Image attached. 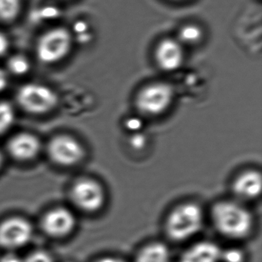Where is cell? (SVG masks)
Segmentation results:
<instances>
[{
    "label": "cell",
    "instance_id": "6da1fadb",
    "mask_svg": "<svg viewBox=\"0 0 262 262\" xmlns=\"http://www.w3.org/2000/svg\"><path fill=\"white\" fill-rule=\"evenodd\" d=\"M211 220L218 234L235 241L249 238L255 225L251 211L241 203L230 200L218 202L212 206Z\"/></svg>",
    "mask_w": 262,
    "mask_h": 262
},
{
    "label": "cell",
    "instance_id": "7a4b0ae2",
    "mask_svg": "<svg viewBox=\"0 0 262 262\" xmlns=\"http://www.w3.org/2000/svg\"><path fill=\"white\" fill-rule=\"evenodd\" d=\"M205 223L204 212L196 203H186L174 208L165 221V233L175 243L192 239L201 230Z\"/></svg>",
    "mask_w": 262,
    "mask_h": 262
},
{
    "label": "cell",
    "instance_id": "3957f363",
    "mask_svg": "<svg viewBox=\"0 0 262 262\" xmlns=\"http://www.w3.org/2000/svg\"><path fill=\"white\" fill-rule=\"evenodd\" d=\"M73 36L64 28H55L45 32L36 45V55L41 62L55 64L64 59L72 49Z\"/></svg>",
    "mask_w": 262,
    "mask_h": 262
},
{
    "label": "cell",
    "instance_id": "277c9868",
    "mask_svg": "<svg viewBox=\"0 0 262 262\" xmlns=\"http://www.w3.org/2000/svg\"><path fill=\"white\" fill-rule=\"evenodd\" d=\"M174 96V89L170 84L154 83L138 92L135 104L138 110L146 116H159L169 110L173 102Z\"/></svg>",
    "mask_w": 262,
    "mask_h": 262
},
{
    "label": "cell",
    "instance_id": "5b68a950",
    "mask_svg": "<svg viewBox=\"0 0 262 262\" xmlns=\"http://www.w3.org/2000/svg\"><path fill=\"white\" fill-rule=\"evenodd\" d=\"M17 101L22 108L33 115L50 112L58 104V96L50 88L43 84L30 83L20 88Z\"/></svg>",
    "mask_w": 262,
    "mask_h": 262
},
{
    "label": "cell",
    "instance_id": "8992f818",
    "mask_svg": "<svg viewBox=\"0 0 262 262\" xmlns=\"http://www.w3.org/2000/svg\"><path fill=\"white\" fill-rule=\"evenodd\" d=\"M71 196L74 204L83 212L95 213L103 209L106 192L102 185L92 179H82L73 185Z\"/></svg>",
    "mask_w": 262,
    "mask_h": 262
},
{
    "label": "cell",
    "instance_id": "52a82bcc",
    "mask_svg": "<svg viewBox=\"0 0 262 262\" xmlns=\"http://www.w3.org/2000/svg\"><path fill=\"white\" fill-rule=\"evenodd\" d=\"M33 236L32 224L26 219L12 216L0 223V247L14 252L29 244Z\"/></svg>",
    "mask_w": 262,
    "mask_h": 262
},
{
    "label": "cell",
    "instance_id": "ba28073f",
    "mask_svg": "<svg viewBox=\"0 0 262 262\" xmlns=\"http://www.w3.org/2000/svg\"><path fill=\"white\" fill-rule=\"evenodd\" d=\"M51 160L62 166H72L79 163L85 156L83 145L74 137L59 135L54 137L48 145Z\"/></svg>",
    "mask_w": 262,
    "mask_h": 262
},
{
    "label": "cell",
    "instance_id": "9c48e42d",
    "mask_svg": "<svg viewBox=\"0 0 262 262\" xmlns=\"http://www.w3.org/2000/svg\"><path fill=\"white\" fill-rule=\"evenodd\" d=\"M76 226L75 215L69 209L54 208L46 212L42 220L43 231L52 238H65L70 235Z\"/></svg>",
    "mask_w": 262,
    "mask_h": 262
},
{
    "label": "cell",
    "instance_id": "30bf717a",
    "mask_svg": "<svg viewBox=\"0 0 262 262\" xmlns=\"http://www.w3.org/2000/svg\"><path fill=\"white\" fill-rule=\"evenodd\" d=\"M184 58L183 45L174 38H165L158 43L155 49V61L158 67L165 72L178 70L183 66Z\"/></svg>",
    "mask_w": 262,
    "mask_h": 262
},
{
    "label": "cell",
    "instance_id": "8fae6325",
    "mask_svg": "<svg viewBox=\"0 0 262 262\" xmlns=\"http://www.w3.org/2000/svg\"><path fill=\"white\" fill-rule=\"evenodd\" d=\"M8 151L18 161H29L38 156L41 142L38 137L29 133H21L12 137L8 143Z\"/></svg>",
    "mask_w": 262,
    "mask_h": 262
},
{
    "label": "cell",
    "instance_id": "7c38bea8",
    "mask_svg": "<svg viewBox=\"0 0 262 262\" xmlns=\"http://www.w3.org/2000/svg\"><path fill=\"white\" fill-rule=\"evenodd\" d=\"M221 248L210 240L189 245L180 255L178 262H220Z\"/></svg>",
    "mask_w": 262,
    "mask_h": 262
},
{
    "label": "cell",
    "instance_id": "4fadbf2b",
    "mask_svg": "<svg viewBox=\"0 0 262 262\" xmlns=\"http://www.w3.org/2000/svg\"><path fill=\"white\" fill-rule=\"evenodd\" d=\"M261 176L259 172L246 171L235 179L232 189L235 195L241 200H255L261 194Z\"/></svg>",
    "mask_w": 262,
    "mask_h": 262
},
{
    "label": "cell",
    "instance_id": "5bb4252c",
    "mask_svg": "<svg viewBox=\"0 0 262 262\" xmlns=\"http://www.w3.org/2000/svg\"><path fill=\"white\" fill-rule=\"evenodd\" d=\"M171 259L170 249L164 242L152 241L138 249L133 262H171Z\"/></svg>",
    "mask_w": 262,
    "mask_h": 262
},
{
    "label": "cell",
    "instance_id": "9a60e30c",
    "mask_svg": "<svg viewBox=\"0 0 262 262\" xmlns=\"http://www.w3.org/2000/svg\"><path fill=\"white\" fill-rule=\"evenodd\" d=\"M203 37V32L199 26L194 24L186 25L181 28L176 38L183 46L198 44Z\"/></svg>",
    "mask_w": 262,
    "mask_h": 262
},
{
    "label": "cell",
    "instance_id": "2e32d148",
    "mask_svg": "<svg viewBox=\"0 0 262 262\" xmlns=\"http://www.w3.org/2000/svg\"><path fill=\"white\" fill-rule=\"evenodd\" d=\"M21 10V0H0V20L13 21Z\"/></svg>",
    "mask_w": 262,
    "mask_h": 262
},
{
    "label": "cell",
    "instance_id": "e0dca14e",
    "mask_svg": "<svg viewBox=\"0 0 262 262\" xmlns=\"http://www.w3.org/2000/svg\"><path fill=\"white\" fill-rule=\"evenodd\" d=\"M15 120V110L12 104L6 101H0V135L11 129Z\"/></svg>",
    "mask_w": 262,
    "mask_h": 262
},
{
    "label": "cell",
    "instance_id": "ac0fdd59",
    "mask_svg": "<svg viewBox=\"0 0 262 262\" xmlns=\"http://www.w3.org/2000/svg\"><path fill=\"white\" fill-rule=\"evenodd\" d=\"M8 70L12 75L22 76L30 70V62L26 57L21 55H13L7 62Z\"/></svg>",
    "mask_w": 262,
    "mask_h": 262
},
{
    "label": "cell",
    "instance_id": "d6986e66",
    "mask_svg": "<svg viewBox=\"0 0 262 262\" xmlns=\"http://www.w3.org/2000/svg\"><path fill=\"white\" fill-rule=\"evenodd\" d=\"M247 255L244 249L238 246L221 248L220 262H246Z\"/></svg>",
    "mask_w": 262,
    "mask_h": 262
},
{
    "label": "cell",
    "instance_id": "ffe728a7",
    "mask_svg": "<svg viewBox=\"0 0 262 262\" xmlns=\"http://www.w3.org/2000/svg\"><path fill=\"white\" fill-rule=\"evenodd\" d=\"M24 262H54V259L47 252L35 251L25 258Z\"/></svg>",
    "mask_w": 262,
    "mask_h": 262
},
{
    "label": "cell",
    "instance_id": "44dd1931",
    "mask_svg": "<svg viewBox=\"0 0 262 262\" xmlns=\"http://www.w3.org/2000/svg\"><path fill=\"white\" fill-rule=\"evenodd\" d=\"M89 26L85 21H78L75 26V31L78 35L79 41L83 43L88 42L92 39L90 32H89Z\"/></svg>",
    "mask_w": 262,
    "mask_h": 262
},
{
    "label": "cell",
    "instance_id": "7402d4cb",
    "mask_svg": "<svg viewBox=\"0 0 262 262\" xmlns=\"http://www.w3.org/2000/svg\"><path fill=\"white\" fill-rule=\"evenodd\" d=\"M147 139L142 134H135L130 139V145L135 149H142L146 146Z\"/></svg>",
    "mask_w": 262,
    "mask_h": 262
},
{
    "label": "cell",
    "instance_id": "603a6c76",
    "mask_svg": "<svg viewBox=\"0 0 262 262\" xmlns=\"http://www.w3.org/2000/svg\"><path fill=\"white\" fill-rule=\"evenodd\" d=\"M0 262H24V258L12 251H8L7 253L0 258Z\"/></svg>",
    "mask_w": 262,
    "mask_h": 262
},
{
    "label": "cell",
    "instance_id": "cb8c5ba5",
    "mask_svg": "<svg viewBox=\"0 0 262 262\" xmlns=\"http://www.w3.org/2000/svg\"><path fill=\"white\" fill-rule=\"evenodd\" d=\"M142 126H143V123L138 118H129L126 121V127L129 130L136 132L141 129Z\"/></svg>",
    "mask_w": 262,
    "mask_h": 262
},
{
    "label": "cell",
    "instance_id": "d4e9b609",
    "mask_svg": "<svg viewBox=\"0 0 262 262\" xmlns=\"http://www.w3.org/2000/svg\"><path fill=\"white\" fill-rule=\"evenodd\" d=\"M9 47V39L3 32H0V57L7 52Z\"/></svg>",
    "mask_w": 262,
    "mask_h": 262
},
{
    "label": "cell",
    "instance_id": "484cf974",
    "mask_svg": "<svg viewBox=\"0 0 262 262\" xmlns=\"http://www.w3.org/2000/svg\"><path fill=\"white\" fill-rule=\"evenodd\" d=\"M94 262H127L123 258L115 255H106L98 258Z\"/></svg>",
    "mask_w": 262,
    "mask_h": 262
},
{
    "label": "cell",
    "instance_id": "4316f807",
    "mask_svg": "<svg viewBox=\"0 0 262 262\" xmlns=\"http://www.w3.org/2000/svg\"><path fill=\"white\" fill-rule=\"evenodd\" d=\"M8 84V76L6 72L0 69V93L7 87Z\"/></svg>",
    "mask_w": 262,
    "mask_h": 262
},
{
    "label": "cell",
    "instance_id": "83f0119b",
    "mask_svg": "<svg viewBox=\"0 0 262 262\" xmlns=\"http://www.w3.org/2000/svg\"><path fill=\"white\" fill-rule=\"evenodd\" d=\"M3 154H2L1 151H0V169H1L2 166H3Z\"/></svg>",
    "mask_w": 262,
    "mask_h": 262
}]
</instances>
